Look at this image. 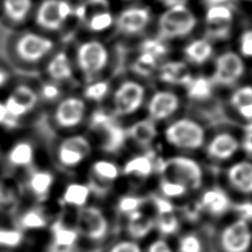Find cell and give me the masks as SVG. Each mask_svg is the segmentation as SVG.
I'll use <instances>...</instances> for the list:
<instances>
[{
    "label": "cell",
    "mask_w": 252,
    "mask_h": 252,
    "mask_svg": "<svg viewBox=\"0 0 252 252\" xmlns=\"http://www.w3.org/2000/svg\"><path fill=\"white\" fill-rule=\"evenodd\" d=\"M197 27L194 12L184 2L168 6L158 18V37L163 40L183 38Z\"/></svg>",
    "instance_id": "6da1fadb"
},
{
    "label": "cell",
    "mask_w": 252,
    "mask_h": 252,
    "mask_svg": "<svg viewBox=\"0 0 252 252\" xmlns=\"http://www.w3.org/2000/svg\"><path fill=\"white\" fill-rule=\"evenodd\" d=\"M165 140L173 147L184 151H196L205 144V129L190 118H179L171 122L164 131Z\"/></svg>",
    "instance_id": "7a4b0ae2"
},
{
    "label": "cell",
    "mask_w": 252,
    "mask_h": 252,
    "mask_svg": "<svg viewBox=\"0 0 252 252\" xmlns=\"http://www.w3.org/2000/svg\"><path fill=\"white\" fill-rule=\"evenodd\" d=\"M109 62V51L106 45L97 39H88L81 42L76 50L78 69L88 79H94Z\"/></svg>",
    "instance_id": "3957f363"
},
{
    "label": "cell",
    "mask_w": 252,
    "mask_h": 252,
    "mask_svg": "<svg viewBox=\"0 0 252 252\" xmlns=\"http://www.w3.org/2000/svg\"><path fill=\"white\" fill-rule=\"evenodd\" d=\"M165 178L184 184L189 190H197L203 183L202 166L195 159L186 156H175L164 159L161 171Z\"/></svg>",
    "instance_id": "277c9868"
},
{
    "label": "cell",
    "mask_w": 252,
    "mask_h": 252,
    "mask_svg": "<svg viewBox=\"0 0 252 252\" xmlns=\"http://www.w3.org/2000/svg\"><path fill=\"white\" fill-rule=\"evenodd\" d=\"M73 17H76L93 32L107 31L115 21L107 0H85L74 7Z\"/></svg>",
    "instance_id": "5b68a950"
},
{
    "label": "cell",
    "mask_w": 252,
    "mask_h": 252,
    "mask_svg": "<svg viewBox=\"0 0 252 252\" xmlns=\"http://www.w3.org/2000/svg\"><path fill=\"white\" fill-rule=\"evenodd\" d=\"M109 221L103 211L93 205L78 209L76 229L80 236L93 242L103 241L109 233Z\"/></svg>",
    "instance_id": "8992f818"
},
{
    "label": "cell",
    "mask_w": 252,
    "mask_h": 252,
    "mask_svg": "<svg viewBox=\"0 0 252 252\" xmlns=\"http://www.w3.org/2000/svg\"><path fill=\"white\" fill-rule=\"evenodd\" d=\"M74 6L68 0H42L35 11V22L49 32L60 30L73 17Z\"/></svg>",
    "instance_id": "52a82bcc"
},
{
    "label": "cell",
    "mask_w": 252,
    "mask_h": 252,
    "mask_svg": "<svg viewBox=\"0 0 252 252\" xmlns=\"http://www.w3.org/2000/svg\"><path fill=\"white\" fill-rule=\"evenodd\" d=\"M220 252H250L252 249V230L248 221L236 219L226 224L219 235Z\"/></svg>",
    "instance_id": "ba28073f"
},
{
    "label": "cell",
    "mask_w": 252,
    "mask_h": 252,
    "mask_svg": "<svg viewBox=\"0 0 252 252\" xmlns=\"http://www.w3.org/2000/svg\"><path fill=\"white\" fill-rule=\"evenodd\" d=\"M145 96L146 91L142 84L133 80L123 81L113 93V115L133 114L142 106Z\"/></svg>",
    "instance_id": "9c48e42d"
},
{
    "label": "cell",
    "mask_w": 252,
    "mask_h": 252,
    "mask_svg": "<svg viewBox=\"0 0 252 252\" xmlns=\"http://www.w3.org/2000/svg\"><path fill=\"white\" fill-rule=\"evenodd\" d=\"M54 42L48 36L28 32L23 33L15 43V52L24 62L34 64L41 61L53 49Z\"/></svg>",
    "instance_id": "30bf717a"
},
{
    "label": "cell",
    "mask_w": 252,
    "mask_h": 252,
    "mask_svg": "<svg viewBox=\"0 0 252 252\" xmlns=\"http://www.w3.org/2000/svg\"><path fill=\"white\" fill-rule=\"evenodd\" d=\"M245 64L238 53L227 50L221 52L215 60V68L211 80L214 85L230 87L235 85L244 75Z\"/></svg>",
    "instance_id": "8fae6325"
},
{
    "label": "cell",
    "mask_w": 252,
    "mask_h": 252,
    "mask_svg": "<svg viewBox=\"0 0 252 252\" xmlns=\"http://www.w3.org/2000/svg\"><path fill=\"white\" fill-rule=\"evenodd\" d=\"M92 153L90 140L80 134L64 138L58 145L56 158L59 164L65 168H74L80 165Z\"/></svg>",
    "instance_id": "7c38bea8"
},
{
    "label": "cell",
    "mask_w": 252,
    "mask_h": 252,
    "mask_svg": "<svg viewBox=\"0 0 252 252\" xmlns=\"http://www.w3.org/2000/svg\"><path fill=\"white\" fill-rule=\"evenodd\" d=\"M87 112V105L83 98L69 95L62 98L55 106L53 120L61 129H74L82 124Z\"/></svg>",
    "instance_id": "4fadbf2b"
},
{
    "label": "cell",
    "mask_w": 252,
    "mask_h": 252,
    "mask_svg": "<svg viewBox=\"0 0 252 252\" xmlns=\"http://www.w3.org/2000/svg\"><path fill=\"white\" fill-rule=\"evenodd\" d=\"M151 11L143 6L123 9L115 18L114 25L125 35H135L145 31L151 21Z\"/></svg>",
    "instance_id": "5bb4252c"
},
{
    "label": "cell",
    "mask_w": 252,
    "mask_h": 252,
    "mask_svg": "<svg viewBox=\"0 0 252 252\" xmlns=\"http://www.w3.org/2000/svg\"><path fill=\"white\" fill-rule=\"evenodd\" d=\"M180 107L179 96L166 90L156 92L148 102V113L149 118L156 121L165 120L171 117Z\"/></svg>",
    "instance_id": "9a60e30c"
},
{
    "label": "cell",
    "mask_w": 252,
    "mask_h": 252,
    "mask_svg": "<svg viewBox=\"0 0 252 252\" xmlns=\"http://www.w3.org/2000/svg\"><path fill=\"white\" fill-rule=\"evenodd\" d=\"M238 139L229 132L216 134L206 146L207 156L217 161H224L231 158L239 150Z\"/></svg>",
    "instance_id": "2e32d148"
},
{
    "label": "cell",
    "mask_w": 252,
    "mask_h": 252,
    "mask_svg": "<svg viewBox=\"0 0 252 252\" xmlns=\"http://www.w3.org/2000/svg\"><path fill=\"white\" fill-rule=\"evenodd\" d=\"M101 135V149L105 153H118L125 145L127 137L126 129L123 128L112 115L106 122L94 129Z\"/></svg>",
    "instance_id": "e0dca14e"
},
{
    "label": "cell",
    "mask_w": 252,
    "mask_h": 252,
    "mask_svg": "<svg viewBox=\"0 0 252 252\" xmlns=\"http://www.w3.org/2000/svg\"><path fill=\"white\" fill-rule=\"evenodd\" d=\"M52 246L50 252H77L76 245L80 237L75 227L66 225L62 220H56L50 226Z\"/></svg>",
    "instance_id": "ac0fdd59"
},
{
    "label": "cell",
    "mask_w": 252,
    "mask_h": 252,
    "mask_svg": "<svg viewBox=\"0 0 252 252\" xmlns=\"http://www.w3.org/2000/svg\"><path fill=\"white\" fill-rule=\"evenodd\" d=\"M198 205L201 211L213 217H221L231 209L232 203L224 190L220 187H213L202 194Z\"/></svg>",
    "instance_id": "d6986e66"
},
{
    "label": "cell",
    "mask_w": 252,
    "mask_h": 252,
    "mask_svg": "<svg viewBox=\"0 0 252 252\" xmlns=\"http://www.w3.org/2000/svg\"><path fill=\"white\" fill-rule=\"evenodd\" d=\"M159 80L168 85L186 87L193 78L187 63L180 60L166 61L158 69Z\"/></svg>",
    "instance_id": "ffe728a7"
},
{
    "label": "cell",
    "mask_w": 252,
    "mask_h": 252,
    "mask_svg": "<svg viewBox=\"0 0 252 252\" xmlns=\"http://www.w3.org/2000/svg\"><path fill=\"white\" fill-rule=\"evenodd\" d=\"M229 184L238 192L252 194V162L241 160L230 165L226 172Z\"/></svg>",
    "instance_id": "44dd1931"
},
{
    "label": "cell",
    "mask_w": 252,
    "mask_h": 252,
    "mask_svg": "<svg viewBox=\"0 0 252 252\" xmlns=\"http://www.w3.org/2000/svg\"><path fill=\"white\" fill-rule=\"evenodd\" d=\"M45 71L50 80L57 84L70 81L74 76L72 63L65 51L56 52L47 62Z\"/></svg>",
    "instance_id": "7402d4cb"
},
{
    "label": "cell",
    "mask_w": 252,
    "mask_h": 252,
    "mask_svg": "<svg viewBox=\"0 0 252 252\" xmlns=\"http://www.w3.org/2000/svg\"><path fill=\"white\" fill-rule=\"evenodd\" d=\"M126 132L128 139L144 148H149L158 135L156 122L149 117L136 121L126 129Z\"/></svg>",
    "instance_id": "603a6c76"
},
{
    "label": "cell",
    "mask_w": 252,
    "mask_h": 252,
    "mask_svg": "<svg viewBox=\"0 0 252 252\" xmlns=\"http://www.w3.org/2000/svg\"><path fill=\"white\" fill-rule=\"evenodd\" d=\"M125 226L129 238L135 241L146 238L153 229H155L154 218L145 215L141 210L136 211L128 216Z\"/></svg>",
    "instance_id": "cb8c5ba5"
},
{
    "label": "cell",
    "mask_w": 252,
    "mask_h": 252,
    "mask_svg": "<svg viewBox=\"0 0 252 252\" xmlns=\"http://www.w3.org/2000/svg\"><path fill=\"white\" fill-rule=\"evenodd\" d=\"M156 158L153 153L138 155L128 159L123 165L121 172L126 176L148 178L156 170Z\"/></svg>",
    "instance_id": "d4e9b609"
},
{
    "label": "cell",
    "mask_w": 252,
    "mask_h": 252,
    "mask_svg": "<svg viewBox=\"0 0 252 252\" xmlns=\"http://www.w3.org/2000/svg\"><path fill=\"white\" fill-rule=\"evenodd\" d=\"M54 181L55 177L51 171L47 169H36L29 176L28 187L36 199H45L49 195Z\"/></svg>",
    "instance_id": "484cf974"
},
{
    "label": "cell",
    "mask_w": 252,
    "mask_h": 252,
    "mask_svg": "<svg viewBox=\"0 0 252 252\" xmlns=\"http://www.w3.org/2000/svg\"><path fill=\"white\" fill-rule=\"evenodd\" d=\"M183 53L192 64L203 65L213 56L214 46L208 38H196L185 45Z\"/></svg>",
    "instance_id": "4316f807"
},
{
    "label": "cell",
    "mask_w": 252,
    "mask_h": 252,
    "mask_svg": "<svg viewBox=\"0 0 252 252\" xmlns=\"http://www.w3.org/2000/svg\"><path fill=\"white\" fill-rule=\"evenodd\" d=\"M34 148L29 141L15 143L7 153V161L13 167H30L34 160Z\"/></svg>",
    "instance_id": "83f0119b"
},
{
    "label": "cell",
    "mask_w": 252,
    "mask_h": 252,
    "mask_svg": "<svg viewBox=\"0 0 252 252\" xmlns=\"http://www.w3.org/2000/svg\"><path fill=\"white\" fill-rule=\"evenodd\" d=\"M91 194L92 192L88 184L71 182L66 185L60 200L65 206L80 209L88 204Z\"/></svg>",
    "instance_id": "f1b7e54d"
},
{
    "label": "cell",
    "mask_w": 252,
    "mask_h": 252,
    "mask_svg": "<svg viewBox=\"0 0 252 252\" xmlns=\"http://www.w3.org/2000/svg\"><path fill=\"white\" fill-rule=\"evenodd\" d=\"M121 170L113 161L107 159H97L91 165V179L104 186H109L115 181Z\"/></svg>",
    "instance_id": "f546056e"
},
{
    "label": "cell",
    "mask_w": 252,
    "mask_h": 252,
    "mask_svg": "<svg viewBox=\"0 0 252 252\" xmlns=\"http://www.w3.org/2000/svg\"><path fill=\"white\" fill-rule=\"evenodd\" d=\"M229 102L244 120L252 121V86L244 85L235 89Z\"/></svg>",
    "instance_id": "4dcf8cb0"
},
{
    "label": "cell",
    "mask_w": 252,
    "mask_h": 252,
    "mask_svg": "<svg viewBox=\"0 0 252 252\" xmlns=\"http://www.w3.org/2000/svg\"><path fill=\"white\" fill-rule=\"evenodd\" d=\"M185 89L187 96L190 99L196 101H204L213 95L214 84L211 78L205 76H193Z\"/></svg>",
    "instance_id": "1f68e13d"
},
{
    "label": "cell",
    "mask_w": 252,
    "mask_h": 252,
    "mask_svg": "<svg viewBox=\"0 0 252 252\" xmlns=\"http://www.w3.org/2000/svg\"><path fill=\"white\" fill-rule=\"evenodd\" d=\"M5 16L14 23L27 20L32 10V0H2Z\"/></svg>",
    "instance_id": "d6a6232c"
},
{
    "label": "cell",
    "mask_w": 252,
    "mask_h": 252,
    "mask_svg": "<svg viewBox=\"0 0 252 252\" xmlns=\"http://www.w3.org/2000/svg\"><path fill=\"white\" fill-rule=\"evenodd\" d=\"M234 11L230 4H222L207 7L205 14L206 26L232 25Z\"/></svg>",
    "instance_id": "836d02e7"
},
{
    "label": "cell",
    "mask_w": 252,
    "mask_h": 252,
    "mask_svg": "<svg viewBox=\"0 0 252 252\" xmlns=\"http://www.w3.org/2000/svg\"><path fill=\"white\" fill-rule=\"evenodd\" d=\"M20 230L42 229L47 225V219L39 208H32L24 212L18 220Z\"/></svg>",
    "instance_id": "e575fe53"
},
{
    "label": "cell",
    "mask_w": 252,
    "mask_h": 252,
    "mask_svg": "<svg viewBox=\"0 0 252 252\" xmlns=\"http://www.w3.org/2000/svg\"><path fill=\"white\" fill-rule=\"evenodd\" d=\"M158 62L159 60H158L151 54L139 51L138 56L131 64V69L134 74L143 78H149L158 71Z\"/></svg>",
    "instance_id": "d590c367"
},
{
    "label": "cell",
    "mask_w": 252,
    "mask_h": 252,
    "mask_svg": "<svg viewBox=\"0 0 252 252\" xmlns=\"http://www.w3.org/2000/svg\"><path fill=\"white\" fill-rule=\"evenodd\" d=\"M20 104L25 106L31 112L37 104L39 99L37 92L27 84L17 85L9 94Z\"/></svg>",
    "instance_id": "8d00e7d4"
},
{
    "label": "cell",
    "mask_w": 252,
    "mask_h": 252,
    "mask_svg": "<svg viewBox=\"0 0 252 252\" xmlns=\"http://www.w3.org/2000/svg\"><path fill=\"white\" fill-rule=\"evenodd\" d=\"M154 223L155 229L162 236L173 235L177 233L180 228V220L174 213L157 215V217L154 218Z\"/></svg>",
    "instance_id": "74e56055"
},
{
    "label": "cell",
    "mask_w": 252,
    "mask_h": 252,
    "mask_svg": "<svg viewBox=\"0 0 252 252\" xmlns=\"http://www.w3.org/2000/svg\"><path fill=\"white\" fill-rule=\"evenodd\" d=\"M110 90L109 83L103 80L93 81L89 83L83 91V94L85 99L92 101H101L108 94Z\"/></svg>",
    "instance_id": "f35d334b"
},
{
    "label": "cell",
    "mask_w": 252,
    "mask_h": 252,
    "mask_svg": "<svg viewBox=\"0 0 252 252\" xmlns=\"http://www.w3.org/2000/svg\"><path fill=\"white\" fill-rule=\"evenodd\" d=\"M139 51L149 53L158 60H160L168 53V46L165 43V40L159 37H151L142 41L139 47Z\"/></svg>",
    "instance_id": "ab89813d"
},
{
    "label": "cell",
    "mask_w": 252,
    "mask_h": 252,
    "mask_svg": "<svg viewBox=\"0 0 252 252\" xmlns=\"http://www.w3.org/2000/svg\"><path fill=\"white\" fill-rule=\"evenodd\" d=\"M159 190L161 196L169 200L181 198L185 196L189 191V189L184 184L165 177H163L159 183Z\"/></svg>",
    "instance_id": "60d3db41"
},
{
    "label": "cell",
    "mask_w": 252,
    "mask_h": 252,
    "mask_svg": "<svg viewBox=\"0 0 252 252\" xmlns=\"http://www.w3.org/2000/svg\"><path fill=\"white\" fill-rule=\"evenodd\" d=\"M176 250L177 252H204V243L199 235L189 232L178 239Z\"/></svg>",
    "instance_id": "b9f144b4"
},
{
    "label": "cell",
    "mask_w": 252,
    "mask_h": 252,
    "mask_svg": "<svg viewBox=\"0 0 252 252\" xmlns=\"http://www.w3.org/2000/svg\"><path fill=\"white\" fill-rule=\"evenodd\" d=\"M145 202V199L137 196V195H123L119 198L117 202V210L125 215L128 216L136 211L141 210V207L143 203Z\"/></svg>",
    "instance_id": "7bdbcfd3"
},
{
    "label": "cell",
    "mask_w": 252,
    "mask_h": 252,
    "mask_svg": "<svg viewBox=\"0 0 252 252\" xmlns=\"http://www.w3.org/2000/svg\"><path fill=\"white\" fill-rule=\"evenodd\" d=\"M24 240L22 230L15 228L0 227V247L15 248Z\"/></svg>",
    "instance_id": "ee69618b"
},
{
    "label": "cell",
    "mask_w": 252,
    "mask_h": 252,
    "mask_svg": "<svg viewBox=\"0 0 252 252\" xmlns=\"http://www.w3.org/2000/svg\"><path fill=\"white\" fill-rule=\"evenodd\" d=\"M232 25L206 26V35L210 41L225 40L231 34Z\"/></svg>",
    "instance_id": "f6af8a7d"
},
{
    "label": "cell",
    "mask_w": 252,
    "mask_h": 252,
    "mask_svg": "<svg viewBox=\"0 0 252 252\" xmlns=\"http://www.w3.org/2000/svg\"><path fill=\"white\" fill-rule=\"evenodd\" d=\"M37 94L38 96H40L42 99L47 101H53L60 96L61 90L57 83L50 81L42 83Z\"/></svg>",
    "instance_id": "bcb514c9"
},
{
    "label": "cell",
    "mask_w": 252,
    "mask_h": 252,
    "mask_svg": "<svg viewBox=\"0 0 252 252\" xmlns=\"http://www.w3.org/2000/svg\"><path fill=\"white\" fill-rule=\"evenodd\" d=\"M3 102L6 107L7 113L10 117L20 120L22 117H24L30 113L29 110L25 106H23L18 101H16L11 95H8L7 98L5 99V101H3Z\"/></svg>",
    "instance_id": "7dc6e473"
},
{
    "label": "cell",
    "mask_w": 252,
    "mask_h": 252,
    "mask_svg": "<svg viewBox=\"0 0 252 252\" xmlns=\"http://www.w3.org/2000/svg\"><path fill=\"white\" fill-rule=\"evenodd\" d=\"M107 252H144L138 241L132 239H122L114 242Z\"/></svg>",
    "instance_id": "c3c4849f"
},
{
    "label": "cell",
    "mask_w": 252,
    "mask_h": 252,
    "mask_svg": "<svg viewBox=\"0 0 252 252\" xmlns=\"http://www.w3.org/2000/svg\"><path fill=\"white\" fill-rule=\"evenodd\" d=\"M151 201L156 209L157 215H164L174 213V206L172 202L161 196V195H152Z\"/></svg>",
    "instance_id": "681fc988"
},
{
    "label": "cell",
    "mask_w": 252,
    "mask_h": 252,
    "mask_svg": "<svg viewBox=\"0 0 252 252\" xmlns=\"http://www.w3.org/2000/svg\"><path fill=\"white\" fill-rule=\"evenodd\" d=\"M238 47L242 56L252 58V29L242 32L239 37Z\"/></svg>",
    "instance_id": "f907efd6"
},
{
    "label": "cell",
    "mask_w": 252,
    "mask_h": 252,
    "mask_svg": "<svg viewBox=\"0 0 252 252\" xmlns=\"http://www.w3.org/2000/svg\"><path fill=\"white\" fill-rule=\"evenodd\" d=\"M231 209L235 212L237 219L243 220L245 221L252 220V202L251 201H243L236 203L231 206Z\"/></svg>",
    "instance_id": "816d5d0a"
},
{
    "label": "cell",
    "mask_w": 252,
    "mask_h": 252,
    "mask_svg": "<svg viewBox=\"0 0 252 252\" xmlns=\"http://www.w3.org/2000/svg\"><path fill=\"white\" fill-rule=\"evenodd\" d=\"M145 252H174L171 245L164 238H158L151 241Z\"/></svg>",
    "instance_id": "f5cc1de1"
},
{
    "label": "cell",
    "mask_w": 252,
    "mask_h": 252,
    "mask_svg": "<svg viewBox=\"0 0 252 252\" xmlns=\"http://www.w3.org/2000/svg\"><path fill=\"white\" fill-rule=\"evenodd\" d=\"M240 146L246 154L252 156V121L247 122L244 128V136Z\"/></svg>",
    "instance_id": "db71d44e"
},
{
    "label": "cell",
    "mask_w": 252,
    "mask_h": 252,
    "mask_svg": "<svg viewBox=\"0 0 252 252\" xmlns=\"http://www.w3.org/2000/svg\"><path fill=\"white\" fill-rule=\"evenodd\" d=\"M9 80V73L4 70L3 68H0V89L3 88Z\"/></svg>",
    "instance_id": "11a10c76"
},
{
    "label": "cell",
    "mask_w": 252,
    "mask_h": 252,
    "mask_svg": "<svg viewBox=\"0 0 252 252\" xmlns=\"http://www.w3.org/2000/svg\"><path fill=\"white\" fill-rule=\"evenodd\" d=\"M204 4L206 7L216 6V5H222V4H229V0H204Z\"/></svg>",
    "instance_id": "9f6ffc18"
},
{
    "label": "cell",
    "mask_w": 252,
    "mask_h": 252,
    "mask_svg": "<svg viewBox=\"0 0 252 252\" xmlns=\"http://www.w3.org/2000/svg\"><path fill=\"white\" fill-rule=\"evenodd\" d=\"M7 116H8V113H7L6 107L4 105V102L0 100V125H3Z\"/></svg>",
    "instance_id": "6f0895ef"
},
{
    "label": "cell",
    "mask_w": 252,
    "mask_h": 252,
    "mask_svg": "<svg viewBox=\"0 0 252 252\" xmlns=\"http://www.w3.org/2000/svg\"><path fill=\"white\" fill-rule=\"evenodd\" d=\"M158 1H159V2L163 3V4H164L166 7H168V6H171V5L175 4V3H179V2H181L180 0H158Z\"/></svg>",
    "instance_id": "680465c9"
},
{
    "label": "cell",
    "mask_w": 252,
    "mask_h": 252,
    "mask_svg": "<svg viewBox=\"0 0 252 252\" xmlns=\"http://www.w3.org/2000/svg\"><path fill=\"white\" fill-rule=\"evenodd\" d=\"M180 1H181V2H184V3H185V2L187 1V0H180Z\"/></svg>",
    "instance_id": "91938a15"
},
{
    "label": "cell",
    "mask_w": 252,
    "mask_h": 252,
    "mask_svg": "<svg viewBox=\"0 0 252 252\" xmlns=\"http://www.w3.org/2000/svg\"><path fill=\"white\" fill-rule=\"evenodd\" d=\"M0 201H1V190H0Z\"/></svg>",
    "instance_id": "94428289"
}]
</instances>
